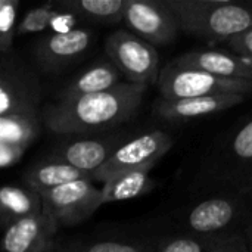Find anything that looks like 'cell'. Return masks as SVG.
I'll list each match as a JSON object with an SVG mask.
<instances>
[{"label":"cell","mask_w":252,"mask_h":252,"mask_svg":"<svg viewBox=\"0 0 252 252\" xmlns=\"http://www.w3.org/2000/svg\"><path fill=\"white\" fill-rule=\"evenodd\" d=\"M59 229L43 211L3 230L0 252H49L58 239Z\"/></svg>","instance_id":"obj_13"},{"label":"cell","mask_w":252,"mask_h":252,"mask_svg":"<svg viewBox=\"0 0 252 252\" xmlns=\"http://www.w3.org/2000/svg\"><path fill=\"white\" fill-rule=\"evenodd\" d=\"M121 78L123 75L108 58L100 59L90 63L83 71L69 78L63 84V87L56 93L55 100H65L102 93L123 83Z\"/></svg>","instance_id":"obj_18"},{"label":"cell","mask_w":252,"mask_h":252,"mask_svg":"<svg viewBox=\"0 0 252 252\" xmlns=\"http://www.w3.org/2000/svg\"><path fill=\"white\" fill-rule=\"evenodd\" d=\"M55 9V0L28 9L16 24V37H27L34 34H44L49 28V21Z\"/></svg>","instance_id":"obj_24"},{"label":"cell","mask_w":252,"mask_h":252,"mask_svg":"<svg viewBox=\"0 0 252 252\" xmlns=\"http://www.w3.org/2000/svg\"><path fill=\"white\" fill-rule=\"evenodd\" d=\"M224 44L232 53L239 55L252 62V27L250 30L229 38Z\"/></svg>","instance_id":"obj_27"},{"label":"cell","mask_w":252,"mask_h":252,"mask_svg":"<svg viewBox=\"0 0 252 252\" xmlns=\"http://www.w3.org/2000/svg\"><path fill=\"white\" fill-rule=\"evenodd\" d=\"M105 53L127 83L157 84L161 69L157 47L128 30L111 32L105 41Z\"/></svg>","instance_id":"obj_8"},{"label":"cell","mask_w":252,"mask_h":252,"mask_svg":"<svg viewBox=\"0 0 252 252\" xmlns=\"http://www.w3.org/2000/svg\"><path fill=\"white\" fill-rule=\"evenodd\" d=\"M41 130V115L0 117V168L16 164Z\"/></svg>","instance_id":"obj_14"},{"label":"cell","mask_w":252,"mask_h":252,"mask_svg":"<svg viewBox=\"0 0 252 252\" xmlns=\"http://www.w3.org/2000/svg\"><path fill=\"white\" fill-rule=\"evenodd\" d=\"M252 219V192L216 193L177 213L183 233H244Z\"/></svg>","instance_id":"obj_3"},{"label":"cell","mask_w":252,"mask_h":252,"mask_svg":"<svg viewBox=\"0 0 252 252\" xmlns=\"http://www.w3.org/2000/svg\"><path fill=\"white\" fill-rule=\"evenodd\" d=\"M173 145V136L161 128L133 133L118 146L112 157L92 174V182L105 183L117 174L134 170L151 171L157 162L168 154Z\"/></svg>","instance_id":"obj_6"},{"label":"cell","mask_w":252,"mask_h":252,"mask_svg":"<svg viewBox=\"0 0 252 252\" xmlns=\"http://www.w3.org/2000/svg\"><path fill=\"white\" fill-rule=\"evenodd\" d=\"M43 213V202L37 192L24 185L0 186V230Z\"/></svg>","instance_id":"obj_20"},{"label":"cell","mask_w":252,"mask_h":252,"mask_svg":"<svg viewBox=\"0 0 252 252\" xmlns=\"http://www.w3.org/2000/svg\"><path fill=\"white\" fill-rule=\"evenodd\" d=\"M173 12L179 30L205 40L224 44L229 38L252 27V1L242 0H164Z\"/></svg>","instance_id":"obj_2"},{"label":"cell","mask_w":252,"mask_h":252,"mask_svg":"<svg viewBox=\"0 0 252 252\" xmlns=\"http://www.w3.org/2000/svg\"><path fill=\"white\" fill-rule=\"evenodd\" d=\"M43 211L58 229L75 227L89 220L102 204V192L90 179H81L40 193Z\"/></svg>","instance_id":"obj_10"},{"label":"cell","mask_w":252,"mask_h":252,"mask_svg":"<svg viewBox=\"0 0 252 252\" xmlns=\"http://www.w3.org/2000/svg\"><path fill=\"white\" fill-rule=\"evenodd\" d=\"M244 235H245V239H247V244H248L250 252H252V219L250 220V223H248V226H247Z\"/></svg>","instance_id":"obj_28"},{"label":"cell","mask_w":252,"mask_h":252,"mask_svg":"<svg viewBox=\"0 0 252 252\" xmlns=\"http://www.w3.org/2000/svg\"><path fill=\"white\" fill-rule=\"evenodd\" d=\"M224 159L227 164L236 165L235 173L238 176L241 174L242 168L252 173V115L232 133L224 152ZM238 176L233 179V183L236 182Z\"/></svg>","instance_id":"obj_23"},{"label":"cell","mask_w":252,"mask_h":252,"mask_svg":"<svg viewBox=\"0 0 252 252\" xmlns=\"http://www.w3.org/2000/svg\"><path fill=\"white\" fill-rule=\"evenodd\" d=\"M159 97L165 100L190 99L214 94H244L252 93V83L247 80L221 78L210 72L189 68L170 61L159 69L158 75Z\"/></svg>","instance_id":"obj_5"},{"label":"cell","mask_w":252,"mask_h":252,"mask_svg":"<svg viewBox=\"0 0 252 252\" xmlns=\"http://www.w3.org/2000/svg\"><path fill=\"white\" fill-rule=\"evenodd\" d=\"M157 236L127 235H78L66 239H56L49 252H152Z\"/></svg>","instance_id":"obj_16"},{"label":"cell","mask_w":252,"mask_h":252,"mask_svg":"<svg viewBox=\"0 0 252 252\" xmlns=\"http://www.w3.org/2000/svg\"><path fill=\"white\" fill-rule=\"evenodd\" d=\"M19 0H0V53L12 52L16 38Z\"/></svg>","instance_id":"obj_25"},{"label":"cell","mask_w":252,"mask_h":252,"mask_svg":"<svg viewBox=\"0 0 252 252\" xmlns=\"http://www.w3.org/2000/svg\"><path fill=\"white\" fill-rule=\"evenodd\" d=\"M244 94H214L190 99L165 100L158 97L154 103V114L165 123L182 124L202 117L238 106L245 100Z\"/></svg>","instance_id":"obj_12"},{"label":"cell","mask_w":252,"mask_h":252,"mask_svg":"<svg viewBox=\"0 0 252 252\" xmlns=\"http://www.w3.org/2000/svg\"><path fill=\"white\" fill-rule=\"evenodd\" d=\"M133 131L114 130L97 134L84 136H56V140L50 145L46 155L52 159H59L71 167L90 176L97 171L126 142Z\"/></svg>","instance_id":"obj_7"},{"label":"cell","mask_w":252,"mask_h":252,"mask_svg":"<svg viewBox=\"0 0 252 252\" xmlns=\"http://www.w3.org/2000/svg\"><path fill=\"white\" fill-rule=\"evenodd\" d=\"M75 12L83 22L94 25H115L123 22L126 0H61Z\"/></svg>","instance_id":"obj_22"},{"label":"cell","mask_w":252,"mask_h":252,"mask_svg":"<svg viewBox=\"0 0 252 252\" xmlns=\"http://www.w3.org/2000/svg\"><path fill=\"white\" fill-rule=\"evenodd\" d=\"M155 188V182L151 177L149 170H134L117 174L103 183L102 204L123 202L140 198Z\"/></svg>","instance_id":"obj_21"},{"label":"cell","mask_w":252,"mask_h":252,"mask_svg":"<svg viewBox=\"0 0 252 252\" xmlns=\"http://www.w3.org/2000/svg\"><path fill=\"white\" fill-rule=\"evenodd\" d=\"M148 86L123 81L94 94L43 105V127L56 136H84L118 130L131 121L142 103Z\"/></svg>","instance_id":"obj_1"},{"label":"cell","mask_w":252,"mask_h":252,"mask_svg":"<svg viewBox=\"0 0 252 252\" xmlns=\"http://www.w3.org/2000/svg\"><path fill=\"white\" fill-rule=\"evenodd\" d=\"M81 179H90V176L63 161L47 157H41L22 173V185L38 195Z\"/></svg>","instance_id":"obj_19"},{"label":"cell","mask_w":252,"mask_h":252,"mask_svg":"<svg viewBox=\"0 0 252 252\" xmlns=\"http://www.w3.org/2000/svg\"><path fill=\"white\" fill-rule=\"evenodd\" d=\"M40 74L15 49L0 53V117L41 115Z\"/></svg>","instance_id":"obj_4"},{"label":"cell","mask_w":252,"mask_h":252,"mask_svg":"<svg viewBox=\"0 0 252 252\" xmlns=\"http://www.w3.org/2000/svg\"><path fill=\"white\" fill-rule=\"evenodd\" d=\"M173 61L179 65L196 68L221 78L247 80L252 83V62L232 52L190 50Z\"/></svg>","instance_id":"obj_17"},{"label":"cell","mask_w":252,"mask_h":252,"mask_svg":"<svg viewBox=\"0 0 252 252\" xmlns=\"http://www.w3.org/2000/svg\"><path fill=\"white\" fill-rule=\"evenodd\" d=\"M123 22L130 32L155 47L173 43L180 31L164 0H126Z\"/></svg>","instance_id":"obj_11"},{"label":"cell","mask_w":252,"mask_h":252,"mask_svg":"<svg viewBox=\"0 0 252 252\" xmlns=\"http://www.w3.org/2000/svg\"><path fill=\"white\" fill-rule=\"evenodd\" d=\"M152 252H250L244 233L196 235L176 233L157 236Z\"/></svg>","instance_id":"obj_15"},{"label":"cell","mask_w":252,"mask_h":252,"mask_svg":"<svg viewBox=\"0 0 252 252\" xmlns=\"http://www.w3.org/2000/svg\"><path fill=\"white\" fill-rule=\"evenodd\" d=\"M84 24L80 16L72 12L71 9H68L61 0H55V9L52 12L50 21H49V28L47 32L52 34H66L71 32L77 28H81Z\"/></svg>","instance_id":"obj_26"},{"label":"cell","mask_w":252,"mask_h":252,"mask_svg":"<svg viewBox=\"0 0 252 252\" xmlns=\"http://www.w3.org/2000/svg\"><path fill=\"white\" fill-rule=\"evenodd\" d=\"M96 41V31L81 27L66 34L44 32L30 47L31 63L40 74L55 75L80 62Z\"/></svg>","instance_id":"obj_9"}]
</instances>
